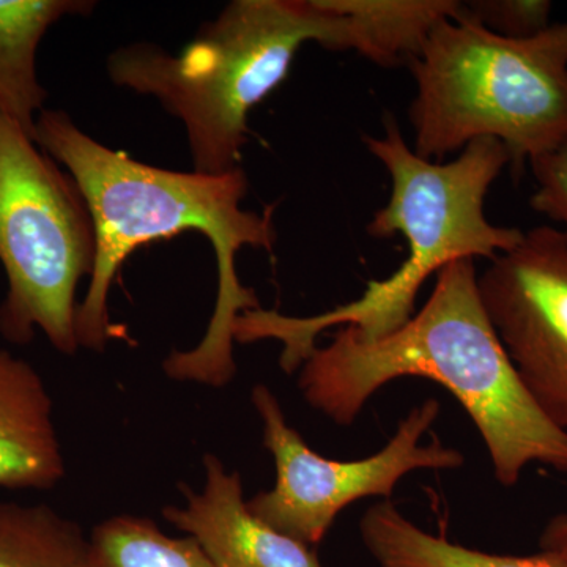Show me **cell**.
Instances as JSON below:
<instances>
[{
    "label": "cell",
    "instance_id": "3",
    "mask_svg": "<svg viewBox=\"0 0 567 567\" xmlns=\"http://www.w3.org/2000/svg\"><path fill=\"white\" fill-rule=\"evenodd\" d=\"M363 142L391 178L390 200L365 230L375 238L401 234L409 257L390 278L368 282L360 298L322 315L289 317L260 308L238 317L234 341L281 342L279 365L289 375L300 371L328 328L353 327L365 339L393 333L412 319L429 276L461 259L494 260L524 240L520 229L495 226L484 213L488 189L511 163L502 142L481 137L453 162H429L406 145L393 115L385 118V136L364 134Z\"/></svg>",
    "mask_w": 567,
    "mask_h": 567
},
{
    "label": "cell",
    "instance_id": "11",
    "mask_svg": "<svg viewBox=\"0 0 567 567\" xmlns=\"http://www.w3.org/2000/svg\"><path fill=\"white\" fill-rule=\"evenodd\" d=\"M85 0H0V112L33 140L47 89L37 73L41 40L55 22L91 13Z\"/></svg>",
    "mask_w": 567,
    "mask_h": 567
},
{
    "label": "cell",
    "instance_id": "1",
    "mask_svg": "<svg viewBox=\"0 0 567 567\" xmlns=\"http://www.w3.org/2000/svg\"><path fill=\"white\" fill-rule=\"evenodd\" d=\"M33 141L76 182L95 229V267L76 312L80 349L103 352L114 338L107 300L123 262L141 246L194 230L215 251L218 295L203 341L192 350H174L163 371L177 382L229 385L237 374L235 320L260 309L256 290L241 284L235 262L245 248L274 251L276 240L274 207L264 213L241 207L248 194L245 171L238 166L212 175L148 166L100 144L59 110L40 112Z\"/></svg>",
    "mask_w": 567,
    "mask_h": 567
},
{
    "label": "cell",
    "instance_id": "18",
    "mask_svg": "<svg viewBox=\"0 0 567 567\" xmlns=\"http://www.w3.org/2000/svg\"><path fill=\"white\" fill-rule=\"evenodd\" d=\"M540 550L558 555L567 561V514L551 518L539 540Z\"/></svg>",
    "mask_w": 567,
    "mask_h": 567
},
{
    "label": "cell",
    "instance_id": "5",
    "mask_svg": "<svg viewBox=\"0 0 567 567\" xmlns=\"http://www.w3.org/2000/svg\"><path fill=\"white\" fill-rule=\"evenodd\" d=\"M415 153L442 159L481 137L505 145L516 177L567 142V21L506 39L465 14L443 20L409 62Z\"/></svg>",
    "mask_w": 567,
    "mask_h": 567
},
{
    "label": "cell",
    "instance_id": "16",
    "mask_svg": "<svg viewBox=\"0 0 567 567\" xmlns=\"http://www.w3.org/2000/svg\"><path fill=\"white\" fill-rule=\"evenodd\" d=\"M470 17L506 39H529L550 25L548 0H475L465 2Z\"/></svg>",
    "mask_w": 567,
    "mask_h": 567
},
{
    "label": "cell",
    "instance_id": "7",
    "mask_svg": "<svg viewBox=\"0 0 567 567\" xmlns=\"http://www.w3.org/2000/svg\"><path fill=\"white\" fill-rule=\"evenodd\" d=\"M251 402L262 423L265 450L274 456L276 483L246 506L264 524L306 546H319L347 506L365 498L391 499L402 477L415 470H454L465 457L436 436L421 439L440 415L436 399L415 406L398 425L393 439L379 453L360 461L320 456L303 436L287 424L278 398L267 385H256Z\"/></svg>",
    "mask_w": 567,
    "mask_h": 567
},
{
    "label": "cell",
    "instance_id": "14",
    "mask_svg": "<svg viewBox=\"0 0 567 567\" xmlns=\"http://www.w3.org/2000/svg\"><path fill=\"white\" fill-rule=\"evenodd\" d=\"M87 537L47 505L0 502V567H82Z\"/></svg>",
    "mask_w": 567,
    "mask_h": 567
},
{
    "label": "cell",
    "instance_id": "4",
    "mask_svg": "<svg viewBox=\"0 0 567 567\" xmlns=\"http://www.w3.org/2000/svg\"><path fill=\"white\" fill-rule=\"evenodd\" d=\"M308 41L352 50L349 20L331 0H234L181 54L126 44L107 59V74L183 123L196 173L226 174L248 144L249 112L287 80Z\"/></svg>",
    "mask_w": 567,
    "mask_h": 567
},
{
    "label": "cell",
    "instance_id": "13",
    "mask_svg": "<svg viewBox=\"0 0 567 567\" xmlns=\"http://www.w3.org/2000/svg\"><path fill=\"white\" fill-rule=\"evenodd\" d=\"M352 29V50L382 66L409 63L440 21L458 20L457 0H331Z\"/></svg>",
    "mask_w": 567,
    "mask_h": 567
},
{
    "label": "cell",
    "instance_id": "8",
    "mask_svg": "<svg viewBox=\"0 0 567 567\" xmlns=\"http://www.w3.org/2000/svg\"><path fill=\"white\" fill-rule=\"evenodd\" d=\"M477 289L492 327L544 415L567 431V245L539 226L499 254Z\"/></svg>",
    "mask_w": 567,
    "mask_h": 567
},
{
    "label": "cell",
    "instance_id": "12",
    "mask_svg": "<svg viewBox=\"0 0 567 567\" xmlns=\"http://www.w3.org/2000/svg\"><path fill=\"white\" fill-rule=\"evenodd\" d=\"M360 533L380 567H567L566 559L544 550L516 557L450 543L416 527L391 499L365 511Z\"/></svg>",
    "mask_w": 567,
    "mask_h": 567
},
{
    "label": "cell",
    "instance_id": "2",
    "mask_svg": "<svg viewBox=\"0 0 567 567\" xmlns=\"http://www.w3.org/2000/svg\"><path fill=\"white\" fill-rule=\"evenodd\" d=\"M402 377H423L461 402L483 436L494 476L513 487L532 464L567 475V431L551 423L522 383L477 289L475 259L447 264L409 323L365 339L344 327L300 368L305 401L352 425L369 399Z\"/></svg>",
    "mask_w": 567,
    "mask_h": 567
},
{
    "label": "cell",
    "instance_id": "6",
    "mask_svg": "<svg viewBox=\"0 0 567 567\" xmlns=\"http://www.w3.org/2000/svg\"><path fill=\"white\" fill-rule=\"evenodd\" d=\"M95 257V229L76 182L0 112L3 339L28 344L41 331L58 352L76 353V292Z\"/></svg>",
    "mask_w": 567,
    "mask_h": 567
},
{
    "label": "cell",
    "instance_id": "9",
    "mask_svg": "<svg viewBox=\"0 0 567 567\" xmlns=\"http://www.w3.org/2000/svg\"><path fill=\"white\" fill-rule=\"evenodd\" d=\"M200 494L181 484L185 506H167L163 517L197 540L216 567H323L311 546L264 524L246 506L244 483L215 454H205Z\"/></svg>",
    "mask_w": 567,
    "mask_h": 567
},
{
    "label": "cell",
    "instance_id": "17",
    "mask_svg": "<svg viewBox=\"0 0 567 567\" xmlns=\"http://www.w3.org/2000/svg\"><path fill=\"white\" fill-rule=\"evenodd\" d=\"M537 189L529 199L533 210L566 227L567 245V142L557 151L544 153L529 162Z\"/></svg>",
    "mask_w": 567,
    "mask_h": 567
},
{
    "label": "cell",
    "instance_id": "15",
    "mask_svg": "<svg viewBox=\"0 0 567 567\" xmlns=\"http://www.w3.org/2000/svg\"><path fill=\"white\" fill-rule=\"evenodd\" d=\"M82 567L216 566L192 536H169L151 518L122 514L92 529Z\"/></svg>",
    "mask_w": 567,
    "mask_h": 567
},
{
    "label": "cell",
    "instance_id": "10",
    "mask_svg": "<svg viewBox=\"0 0 567 567\" xmlns=\"http://www.w3.org/2000/svg\"><path fill=\"white\" fill-rule=\"evenodd\" d=\"M65 475L43 379L28 361L0 350V488L48 491Z\"/></svg>",
    "mask_w": 567,
    "mask_h": 567
}]
</instances>
